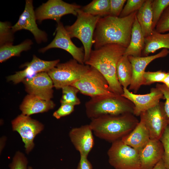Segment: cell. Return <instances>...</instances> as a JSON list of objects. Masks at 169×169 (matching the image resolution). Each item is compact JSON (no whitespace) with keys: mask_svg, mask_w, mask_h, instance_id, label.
I'll return each instance as SVG.
<instances>
[{"mask_svg":"<svg viewBox=\"0 0 169 169\" xmlns=\"http://www.w3.org/2000/svg\"><path fill=\"white\" fill-rule=\"evenodd\" d=\"M13 33L12 26L9 23L6 22H0V46L13 43Z\"/></svg>","mask_w":169,"mask_h":169,"instance_id":"obj_30","label":"cell"},{"mask_svg":"<svg viewBox=\"0 0 169 169\" xmlns=\"http://www.w3.org/2000/svg\"><path fill=\"white\" fill-rule=\"evenodd\" d=\"M169 54V50L162 49L158 53L151 56L141 57L128 56L132 68V76L131 84L128 89L135 93L141 86L144 85L143 74L147 66L152 61L157 59L166 57Z\"/></svg>","mask_w":169,"mask_h":169,"instance_id":"obj_15","label":"cell"},{"mask_svg":"<svg viewBox=\"0 0 169 169\" xmlns=\"http://www.w3.org/2000/svg\"><path fill=\"white\" fill-rule=\"evenodd\" d=\"M74 106L65 104H61L59 108L54 112L53 116L57 119L69 115L74 110Z\"/></svg>","mask_w":169,"mask_h":169,"instance_id":"obj_37","label":"cell"},{"mask_svg":"<svg viewBox=\"0 0 169 169\" xmlns=\"http://www.w3.org/2000/svg\"><path fill=\"white\" fill-rule=\"evenodd\" d=\"M145 45V37L136 16L132 28L130 43L126 48L123 55L141 56Z\"/></svg>","mask_w":169,"mask_h":169,"instance_id":"obj_22","label":"cell"},{"mask_svg":"<svg viewBox=\"0 0 169 169\" xmlns=\"http://www.w3.org/2000/svg\"><path fill=\"white\" fill-rule=\"evenodd\" d=\"M155 29L162 33L169 31V6L163 12Z\"/></svg>","mask_w":169,"mask_h":169,"instance_id":"obj_35","label":"cell"},{"mask_svg":"<svg viewBox=\"0 0 169 169\" xmlns=\"http://www.w3.org/2000/svg\"><path fill=\"white\" fill-rule=\"evenodd\" d=\"M85 106L86 115L91 120L105 115L133 114L134 107L130 100L117 95L91 97Z\"/></svg>","mask_w":169,"mask_h":169,"instance_id":"obj_4","label":"cell"},{"mask_svg":"<svg viewBox=\"0 0 169 169\" xmlns=\"http://www.w3.org/2000/svg\"><path fill=\"white\" fill-rule=\"evenodd\" d=\"M62 95L60 102L61 104H65L73 106L80 104L79 99L77 94L79 90L75 86L68 85L62 88Z\"/></svg>","mask_w":169,"mask_h":169,"instance_id":"obj_28","label":"cell"},{"mask_svg":"<svg viewBox=\"0 0 169 169\" xmlns=\"http://www.w3.org/2000/svg\"><path fill=\"white\" fill-rule=\"evenodd\" d=\"M110 7V0H94L81 9L87 13L103 17L109 15Z\"/></svg>","mask_w":169,"mask_h":169,"instance_id":"obj_27","label":"cell"},{"mask_svg":"<svg viewBox=\"0 0 169 169\" xmlns=\"http://www.w3.org/2000/svg\"><path fill=\"white\" fill-rule=\"evenodd\" d=\"M145 0H128L119 16L123 18L138 11L142 6Z\"/></svg>","mask_w":169,"mask_h":169,"instance_id":"obj_33","label":"cell"},{"mask_svg":"<svg viewBox=\"0 0 169 169\" xmlns=\"http://www.w3.org/2000/svg\"><path fill=\"white\" fill-rule=\"evenodd\" d=\"M152 169H167L161 159L153 167Z\"/></svg>","mask_w":169,"mask_h":169,"instance_id":"obj_40","label":"cell"},{"mask_svg":"<svg viewBox=\"0 0 169 169\" xmlns=\"http://www.w3.org/2000/svg\"><path fill=\"white\" fill-rule=\"evenodd\" d=\"M101 17L78 11L77 18L71 25L65 29L71 38H76L82 43L84 51V64L89 59L94 44L93 37L97 23Z\"/></svg>","mask_w":169,"mask_h":169,"instance_id":"obj_5","label":"cell"},{"mask_svg":"<svg viewBox=\"0 0 169 169\" xmlns=\"http://www.w3.org/2000/svg\"><path fill=\"white\" fill-rule=\"evenodd\" d=\"M164 152L160 140H151L139 152L141 169H152L162 158Z\"/></svg>","mask_w":169,"mask_h":169,"instance_id":"obj_19","label":"cell"},{"mask_svg":"<svg viewBox=\"0 0 169 169\" xmlns=\"http://www.w3.org/2000/svg\"><path fill=\"white\" fill-rule=\"evenodd\" d=\"M76 169H93L92 165L87 156L80 155V159Z\"/></svg>","mask_w":169,"mask_h":169,"instance_id":"obj_39","label":"cell"},{"mask_svg":"<svg viewBox=\"0 0 169 169\" xmlns=\"http://www.w3.org/2000/svg\"><path fill=\"white\" fill-rule=\"evenodd\" d=\"M36 20L33 1L26 0L23 12L16 23L12 26V31L14 33L22 29L28 30L33 34L37 43L46 42L47 40V35L45 32L38 28Z\"/></svg>","mask_w":169,"mask_h":169,"instance_id":"obj_13","label":"cell"},{"mask_svg":"<svg viewBox=\"0 0 169 169\" xmlns=\"http://www.w3.org/2000/svg\"><path fill=\"white\" fill-rule=\"evenodd\" d=\"M65 27L60 22L58 23L55 36L53 41L46 46L40 49V52L44 53L53 48L64 49L79 63L84 64V51L83 47L76 46L72 42Z\"/></svg>","mask_w":169,"mask_h":169,"instance_id":"obj_12","label":"cell"},{"mask_svg":"<svg viewBox=\"0 0 169 169\" xmlns=\"http://www.w3.org/2000/svg\"><path fill=\"white\" fill-rule=\"evenodd\" d=\"M121 140L139 152L150 140L149 131L143 120L141 118L140 121L135 128Z\"/></svg>","mask_w":169,"mask_h":169,"instance_id":"obj_20","label":"cell"},{"mask_svg":"<svg viewBox=\"0 0 169 169\" xmlns=\"http://www.w3.org/2000/svg\"><path fill=\"white\" fill-rule=\"evenodd\" d=\"M132 68L128 57L123 55L118 62L116 74L118 81L123 88H127L131 84Z\"/></svg>","mask_w":169,"mask_h":169,"instance_id":"obj_25","label":"cell"},{"mask_svg":"<svg viewBox=\"0 0 169 169\" xmlns=\"http://www.w3.org/2000/svg\"><path fill=\"white\" fill-rule=\"evenodd\" d=\"M26 92L42 99L49 100L53 97V82L47 72H42L22 82Z\"/></svg>","mask_w":169,"mask_h":169,"instance_id":"obj_16","label":"cell"},{"mask_svg":"<svg viewBox=\"0 0 169 169\" xmlns=\"http://www.w3.org/2000/svg\"><path fill=\"white\" fill-rule=\"evenodd\" d=\"M90 66L70 59L64 63H58L47 73L56 89L71 85L80 79L87 72Z\"/></svg>","mask_w":169,"mask_h":169,"instance_id":"obj_6","label":"cell"},{"mask_svg":"<svg viewBox=\"0 0 169 169\" xmlns=\"http://www.w3.org/2000/svg\"><path fill=\"white\" fill-rule=\"evenodd\" d=\"M81 6L75 4H70L62 0H49L43 3L35 10L36 20L41 22L47 19L55 21L57 23L63 16L72 14L77 16Z\"/></svg>","mask_w":169,"mask_h":169,"instance_id":"obj_10","label":"cell"},{"mask_svg":"<svg viewBox=\"0 0 169 169\" xmlns=\"http://www.w3.org/2000/svg\"><path fill=\"white\" fill-rule=\"evenodd\" d=\"M126 48L116 44L105 45L92 50L89 59L84 63V64L95 68L100 72L107 81L111 90L119 95L123 94V90L117 77L116 67Z\"/></svg>","mask_w":169,"mask_h":169,"instance_id":"obj_2","label":"cell"},{"mask_svg":"<svg viewBox=\"0 0 169 169\" xmlns=\"http://www.w3.org/2000/svg\"><path fill=\"white\" fill-rule=\"evenodd\" d=\"M164 149L162 159L167 169H169V125L160 139Z\"/></svg>","mask_w":169,"mask_h":169,"instance_id":"obj_34","label":"cell"},{"mask_svg":"<svg viewBox=\"0 0 169 169\" xmlns=\"http://www.w3.org/2000/svg\"><path fill=\"white\" fill-rule=\"evenodd\" d=\"M126 1V0H110L109 15L119 17Z\"/></svg>","mask_w":169,"mask_h":169,"instance_id":"obj_36","label":"cell"},{"mask_svg":"<svg viewBox=\"0 0 169 169\" xmlns=\"http://www.w3.org/2000/svg\"><path fill=\"white\" fill-rule=\"evenodd\" d=\"M169 6V0H152L151 8L153 15L152 28L156 24L165 9Z\"/></svg>","mask_w":169,"mask_h":169,"instance_id":"obj_29","label":"cell"},{"mask_svg":"<svg viewBox=\"0 0 169 169\" xmlns=\"http://www.w3.org/2000/svg\"><path fill=\"white\" fill-rule=\"evenodd\" d=\"M152 0H145L137 11L136 18L145 38L152 34L153 15L151 8Z\"/></svg>","mask_w":169,"mask_h":169,"instance_id":"obj_24","label":"cell"},{"mask_svg":"<svg viewBox=\"0 0 169 169\" xmlns=\"http://www.w3.org/2000/svg\"><path fill=\"white\" fill-rule=\"evenodd\" d=\"M140 116L149 131L150 139L160 140L169 125V119L164 110V103L160 102L156 106L142 113Z\"/></svg>","mask_w":169,"mask_h":169,"instance_id":"obj_11","label":"cell"},{"mask_svg":"<svg viewBox=\"0 0 169 169\" xmlns=\"http://www.w3.org/2000/svg\"><path fill=\"white\" fill-rule=\"evenodd\" d=\"M59 61V59L44 60L34 55L31 62L23 65V67H26L24 70L16 72L15 74L9 76L7 80L15 84L23 82L25 79L31 78L39 73L47 72L58 64Z\"/></svg>","mask_w":169,"mask_h":169,"instance_id":"obj_17","label":"cell"},{"mask_svg":"<svg viewBox=\"0 0 169 169\" xmlns=\"http://www.w3.org/2000/svg\"><path fill=\"white\" fill-rule=\"evenodd\" d=\"M166 72L160 70L156 71H145L143 74L145 85H149L155 82L162 83Z\"/></svg>","mask_w":169,"mask_h":169,"instance_id":"obj_32","label":"cell"},{"mask_svg":"<svg viewBox=\"0 0 169 169\" xmlns=\"http://www.w3.org/2000/svg\"><path fill=\"white\" fill-rule=\"evenodd\" d=\"M132 114L105 115L91 119L89 125L96 137L112 143L129 134L139 122Z\"/></svg>","mask_w":169,"mask_h":169,"instance_id":"obj_3","label":"cell"},{"mask_svg":"<svg viewBox=\"0 0 169 169\" xmlns=\"http://www.w3.org/2000/svg\"><path fill=\"white\" fill-rule=\"evenodd\" d=\"M28 160L25 155L20 151H17L9 165L10 169H28Z\"/></svg>","mask_w":169,"mask_h":169,"instance_id":"obj_31","label":"cell"},{"mask_svg":"<svg viewBox=\"0 0 169 169\" xmlns=\"http://www.w3.org/2000/svg\"></svg>","mask_w":169,"mask_h":169,"instance_id":"obj_44","label":"cell"},{"mask_svg":"<svg viewBox=\"0 0 169 169\" xmlns=\"http://www.w3.org/2000/svg\"><path fill=\"white\" fill-rule=\"evenodd\" d=\"M123 90L121 95L133 103L134 106L133 115L137 116L157 105L161 99H165L161 91L156 87L151 88L149 93L144 95L133 93L127 88H123Z\"/></svg>","mask_w":169,"mask_h":169,"instance_id":"obj_14","label":"cell"},{"mask_svg":"<svg viewBox=\"0 0 169 169\" xmlns=\"http://www.w3.org/2000/svg\"><path fill=\"white\" fill-rule=\"evenodd\" d=\"M93 131L89 125L72 128L69 132L71 143L80 155L88 156L94 145Z\"/></svg>","mask_w":169,"mask_h":169,"instance_id":"obj_18","label":"cell"},{"mask_svg":"<svg viewBox=\"0 0 169 169\" xmlns=\"http://www.w3.org/2000/svg\"><path fill=\"white\" fill-rule=\"evenodd\" d=\"M32 44L31 40L27 39L16 45L9 44L0 46V62L2 63L13 57L19 56L22 52L30 49Z\"/></svg>","mask_w":169,"mask_h":169,"instance_id":"obj_26","label":"cell"},{"mask_svg":"<svg viewBox=\"0 0 169 169\" xmlns=\"http://www.w3.org/2000/svg\"><path fill=\"white\" fill-rule=\"evenodd\" d=\"M107 155L109 163L115 169H141L139 152L121 139L112 143Z\"/></svg>","mask_w":169,"mask_h":169,"instance_id":"obj_7","label":"cell"},{"mask_svg":"<svg viewBox=\"0 0 169 169\" xmlns=\"http://www.w3.org/2000/svg\"><path fill=\"white\" fill-rule=\"evenodd\" d=\"M161 49H169V32L162 33L154 29L151 35L145 38V45L141 56H148Z\"/></svg>","mask_w":169,"mask_h":169,"instance_id":"obj_23","label":"cell"},{"mask_svg":"<svg viewBox=\"0 0 169 169\" xmlns=\"http://www.w3.org/2000/svg\"><path fill=\"white\" fill-rule=\"evenodd\" d=\"M28 169H33L32 167L31 166H28Z\"/></svg>","mask_w":169,"mask_h":169,"instance_id":"obj_43","label":"cell"},{"mask_svg":"<svg viewBox=\"0 0 169 169\" xmlns=\"http://www.w3.org/2000/svg\"><path fill=\"white\" fill-rule=\"evenodd\" d=\"M137 12L123 18L110 15L101 17L94 35L95 49L109 44H118L126 48L130 43Z\"/></svg>","mask_w":169,"mask_h":169,"instance_id":"obj_1","label":"cell"},{"mask_svg":"<svg viewBox=\"0 0 169 169\" xmlns=\"http://www.w3.org/2000/svg\"><path fill=\"white\" fill-rule=\"evenodd\" d=\"M156 87L163 93L166 101L164 103V109L169 119V88L164 84H157Z\"/></svg>","mask_w":169,"mask_h":169,"instance_id":"obj_38","label":"cell"},{"mask_svg":"<svg viewBox=\"0 0 169 169\" xmlns=\"http://www.w3.org/2000/svg\"><path fill=\"white\" fill-rule=\"evenodd\" d=\"M11 125L13 130L20 135L24 144L25 152L29 154L34 147L35 137L44 130V125L22 113L12 121Z\"/></svg>","mask_w":169,"mask_h":169,"instance_id":"obj_9","label":"cell"},{"mask_svg":"<svg viewBox=\"0 0 169 169\" xmlns=\"http://www.w3.org/2000/svg\"><path fill=\"white\" fill-rule=\"evenodd\" d=\"M55 103L51 100H46L28 94L20 106L22 114L29 116L33 114L46 112L53 109Z\"/></svg>","mask_w":169,"mask_h":169,"instance_id":"obj_21","label":"cell"},{"mask_svg":"<svg viewBox=\"0 0 169 169\" xmlns=\"http://www.w3.org/2000/svg\"><path fill=\"white\" fill-rule=\"evenodd\" d=\"M71 85L77 88L81 93L91 98L116 95L111 90L107 81L102 74L91 66L80 79Z\"/></svg>","mask_w":169,"mask_h":169,"instance_id":"obj_8","label":"cell"},{"mask_svg":"<svg viewBox=\"0 0 169 169\" xmlns=\"http://www.w3.org/2000/svg\"><path fill=\"white\" fill-rule=\"evenodd\" d=\"M162 83L169 88V71L166 72V76Z\"/></svg>","mask_w":169,"mask_h":169,"instance_id":"obj_42","label":"cell"},{"mask_svg":"<svg viewBox=\"0 0 169 169\" xmlns=\"http://www.w3.org/2000/svg\"><path fill=\"white\" fill-rule=\"evenodd\" d=\"M6 137L5 136H3L0 138V152L1 153L4 147L6 142L7 140Z\"/></svg>","mask_w":169,"mask_h":169,"instance_id":"obj_41","label":"cell"}]
</instances>
